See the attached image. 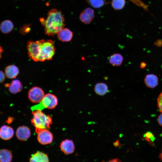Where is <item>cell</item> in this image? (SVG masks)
<instances>
[{
    "label": "cell",
    "instance_id": "obj_7",
    "mask_svg": "<svg viewBox=\"0 0 162 162\" xmlns=\"http://www.w3.org/2000/svg\"><path fill=\"white\" fill-rule=\"evenodd\" d=\"M43 90L38 87H34L28 92V97L31 101L35 103L40 102L44 96Z\"/></svg>",
    "mask_w": 162,
    "mask_h": 162
},
{
    "label": "cell",
    "instance_id": "obj_29",
    "mask_svg": "<svg viewBox=\"0 0 162 162\" xmlns=\"http://www.w3.org/2000/svg\"><path fill=\"white\" fill-rule=\"evenodd\" d=\"M113 144L114 146L116 147H117L121 146V145L119 143V140H116L115 142H113Z\"/></svg>",
    "mask_w": 162,
    "mask_h": 162
},
{
    "label": "cell",
    "instance_id": "obj_8",
    "mask_svg": "<svg viewBox=\"0 0 162 162\" xmlns=\"http://www.w3.org/2000/svg\"><path fill=\"white\" fill-rule=\"evenodd\" d=\"M94 17V11L91 8H87L80 14L79 19L81 21L86 24H90Z\"/></svg>",
    "mask_w": 162,
    "mask_h": 162
},
{
    "label": "cell",
    "instance_id": "obj_18",
    "mask_svg": "<svg viewBox=\"0 0 162 162\" xmlns=\"http://www.w3.org/2000/svg\"><path fill=\"white\" fill-rule=\"evenodd\" d=\"M14 28L13 23L9 20L3 21L0 25V30L2 33L4 34H7L10 32Z\"/></svg>",
    "mask_w": 162,
    "mask_h": 162
},
{
    "label": "cell",
    "instance_id": "obj_13",
    "mask_svg": "<svg viewBox=\"0 0 162 162\" xmlns=\"http://www.w3.org/2000/svg\"><path fill=\"white\" fill-rule=\"evenodd\" d=\"M19 70L15 65L11 64L8 65L5 68L4 74L6 77L10 79L15 78L18 75Z\"/></svg>",
    "mask_w": 162,
    "mask_h": 162
},
{
    "label": "cell",
    "instance_id": "obj_30",
    "mask_svg": "<svg viewBox=\"0 0 162 162\" xmlns=\"http://www.w3.org/2000/svg\"><path fill=\"white\" fill-rule=\"evenodd\" d=\"M102 162H105L102 161ZM107 162H122V161L119 159L117 158H116L111 159Z\"/></svg>",
    "mask_w": 162,
    "mask_h": 162
},
{
    "label": "cell",
    "instance_id": "obj_24",
    "mask_svg": "<svg viewBox=\"0 0 162 162\" xmlns=\"http://www.w3.org/2000/svg\"><path fill=\"white\" fill-rule=\"evenodd\" d=\"M157 104L159 112L162 113V92L157 98Z\"/></svg>",
    "mask_w": 162,
    "mask_h": 162
},
{
    "label": "cell",
    "instance_id": "obj_17",
    "mask_svg": "<svg viewBox=\"0 0 162 162\" xmlns=\"http://www.w3.org/2000/svg\"><path fill=\"white\" fill-rule=\"evenodd\" d=\"M9 91L11 93L16 94L21 91L23 86L20 81L17 79L13 80L9 84Z\"/></svg>",
    "mask_w": 162,
    "mask_h": 162
},
{
    "label": "cell",
    "instance_id": "obj_2",
    "mask_svg": "<svg viewBox=\"0 0 162 162\" xmlns=\"http://www.w3.org/2000/svg\"><path fill=\"white\" fill-rule=\"evenodd\" d=\"M33 117L31 123L35 129H48L52 123V118L46 115L41 110H36L32 111Z\"/></svg>",
    "mask_w": 162,
    "mask_h": 162
},
{
    "label": "cell",
    "instance_id": "obj_28",
    "mask_svg": "<svg viewBox=\"0 0 162 162\" xmlns=\"http://www.w3.org/2000/svg\"><path fill=\"white\" fill-rule=\"evenodd\" d=\"M157 121L159 124L162 126V113L158 116Z\"/></svg>",
    "mask_w": 162,
    "mask_h": 162
},
{
    "label": "cell",
    "instance_id": "obj_15",
    "mask_svg": "<svg viewBox=\"0 0 162 162\" xmlns=\"http://www.w3.org/2000/svg\"><path fill=\"white\" fill-rule=\"evenodd\" d=\"M30 162H49L48 155L45 153L37 152L33 154L30 158Z\"/></svg>",
    "mask_w": 162,
    "mask_h": 162
},
{
    "label": "cell",
    "instance_id": "obj_11",
    "mask_svg": "<svg viewBox=\"0 0 162 162\" xmlns=\"http://www.w3.org/2000/svg\"><path fill=\"white\" fill-rule=\"evenodd\" d=\"M13 129L10 126L4 125L0 128V138L4 140L11 138L14 134Z\"/></svg>",
    "mask_w": 162,
    "mask_h": 162
},
{
    "label": "cell",
    "instance_id": "obj_12",
    "mask_svg": "<svg viewBox=\"0 0 162 162\" xmlns=\"http://www.w3.org/2000/svg\"><path fill=\"white\" fill-rule=\"evenodd\" d=\"M58 39L63 42L70 41L73 36V33L69 29L67 28H63L57 33Z\"/></svg>",
    "mask_w": 162,
    "mask_h": 162
},
{
    "label": "cell",
    "instance_id": "obj_23",
    "mask_svg": "<svg viewBox=\"0 0 162 162\" xmlns=\"http://www.w3.org/2000/svg\"><path fill=\"white\" fill-rule=\"evenodd\" d=\"M144 137L145 140L150 144H152L155 140V137L154 135L150 132L146 133L144 134Z\"/></svg>",
    "mask_w": 162,
    "mask_h": 162
},
{
    "label": "cell",
    "instance_id": "obj_16",
    "mask_svg": "<svg viewBox=\"0 0 162 162\" xmlns=\"http://www.w3.org/2000/svg\"><path fill=\"white\" fill-rule=\"evenodd\" d=\"M124 59L122 56L119 53H114L109 58V63L113 66H120Z\"/></svg>",
    "mask_w": 162,
    "mask_h": 162
},
{
    "label": "cell",
    "instance_id": "obj_26",
    "mask_svg": "<svg viewBox=\"0 0 162 162\" xmlns=\"http://www.w3.org/2000/svg\"><path fill=\"white\" fill-rule=\"evenodd\" d=\"M5 74L3 72L0 70V83L3 82L5 79Z\"/></svg>",
    "mask_w": 162,
    "mask_h": 162
},
{
    "label": "cell",
    "instance_id": "obj_5",
    "mask_svg": "<svg viewBox=\"0 0 162 162\" xmlns=\"http://www.w3.org/2000/svg\"><path fill=\"white\" fill-rule=\"evenodd\" d=\"M27 48L29 58L35 62L39 61L40 46L39 41H28Z\"/></svg>",
    "mask_w": 162,
    "mask_h": 162
},
{
    "label": "cell",
    "instance_id": "obj_3",
    "mask_svg": "<svg viewBox=\"0 0 162 162\" xmlns=\"http://www.w3.org/2000/svg\"><path fill=\"white\" fill-rule=\"evenodd\" d=\"M40 46L39 61L44 62L52 59L55 52V48L53 41L51 40H39Z\"/></svg>",
    "mask_w": 162,
    "mask_h": 162
},
{
    "label": "cell",
    "instance_id": "obj_19",
    "mask_svg": "<svg viewBox=\"0 0 162 162\" xmlns=\"http://www.w3.org/2000/svg\"><path fill=\"white\" fill-rule=\"evenodd\" d=\"M94 91L97 94L101 96H104L108 92V87L105 83L98 82L95 85Z\"/></svg>",
    "mask_w": 162,
    "mask_h": 162
},
{
    "label": "cell",
    "instance_id": "obj_22",
    "mask_svg": "<svg viewBox=\"0 0 162 162\" xmlns=\"http://www.w3.org/2000/svg\"><path fill=\"white\" fill-rule=\"evenodd\" d=\"M87 3L92 7L98 8L102 7L104 4V0H86Z\"/></svg>",
    "mask_w": 162,
    "mask_h": 162
},
{
    "label": "cell",
    "instance_id": "obj_33",
    "mask_svg": "<svg viewBox=\"0 0 162 162\" xmlns=\"http://www.w3.org/2000/svg\"><path fill=\"white\" fill-rule=\"evenodd\" d=\"M3 49L2 46L0 45V59L2 57V54L3 52Z\"/></svg>",
    "mask_w": 162,
    "mask_h": 162
},
{
    "label": "cell",
    "instance_id": "obj_4",
    "mask_svg": "<svg viewBox=\"0 0 162 162\" xmlns=\"http://www.w3.org/2000/svg\"><path fill=\"white\" fill-rule=\"evenodd\" d=\"M58 101L57 97L55 95L48 93L44 95L40 102L32 106L31 109L33 111L36 110L42 111L45 108L52 109L57 105Z\"/></svg>",
    "mask_w": 162,
    "mask_h": 162
},
{
    "label": "cell",
    "instance_id": "obj_27",
    "mask_svg": "<svg viewBox=\"0 0 162 162\" xmlns=\"http://www.w3.org/2000/svg\"><path fill=\"white\" fill-rule=\"evenodd\" d=\"M154 44L158 47L162 46V40L160 39L158 40L155 42Z\"/></svg>",
    "mask_w": 162,
    "mask_h": 162
},
{
    "label": "cell",
    "instance_id": "obj_9",
    "mask_svg": "<svg viewBox=\"0 0 162 162\" xmlns=\"http://www.w3.org/2000/svg\"><path fill=\"white\" fill-rule=\"evenodd\" d=\"M31 132L27 127L23 125L18 127L16 131V135L17 139L22 141L27 140L30 137Z\"/></svg>",
    "mask_w": 162,
    "mask_h": 162
},
{
    "label": "cell",
    "instance_id": "obj_32",
    "mask_svg": "<svg viewBox=\"0 0 162 162\" xmlns=\"http://www.w3.org/2000/svg\"><path fill=\"white\" fill-rule=\"evenodd\" d=\"M13 120V118L11 117H9L8 118V119L6 122L8 124H10L12 122Z\"/></svg>",
    "mask_w": 162,
    "mask_h": 162
},
{
    "label": "cell",
    "instance_id": "obj_25",
    "mask_svg": "<svg viewBox=\"0 0 162 162\" xmlns=\"http://www.w3.org/2000/svg\"><path fill=\"white\" fill-rule=\"evenodd\" d=\"M133 2L136 5L142 8L143 9H145L147 6V5L145 4L143 2L140 0H130Z\"/></svg>",
    "mask_w": 162,
    "mask_h": 162
},
{
    "label": "cell",
    "instance_id": "obj_34",
    "mask_svg": "<svg viewBox=\"0 0 162 162\" xmlns=\"http://www.w3.org/2000/svg\"><path fill=\"white\" fill-rule=\"evenodd\" d=\"M159 158L162 161V149L161 152L160 154L159 155Z\"/></svg>",
    "mask_w": 162,
    "mask_h": 162
},
{
    "label": "cell",
    "instance_id": "obj_1",
    "mask_svg": "<svg viewBox=\"0 0 162 162\" xmlns=\"http://www.w3.org/2000/svg\"><path fill=\"white\" fill-rule=\"evenodd\" d=\"M40 20L44 28L45 34L48 36L57 34L65 26L64 19L61 11L56 8L49 11L46 19L41 18Z\"/></svg>",
    "mask_w": 162,
    "mask_h": 162
},
{
    "label": "cell",
    "instance_id": "obj_14",
    "mask_svg": "<svg viewBox=\"0 0 162 162\" xmlns=\"http://www.w3.org/2000/svg\"><path fill=\"white\" fill-rule=\"evenodd\" d=\"M146 86L150 88H154L158 84V76L153 74L147 75L144 80Z\"/></svg>",
    "mask_w": 162,
    "mask_h": 162
},
{
    "label": "cell",
    "instance_id": "obj_6",
    "mask_svg": "<svg viewBox=\"0 0 162 162\" xmlns=\"http://www.w3.org/2000/svg\"><path fill=\"white\" fill-rule=\"evenodd\" d=\"M37 134V139L42 145H46L51 143L53 139V136L47 129H35Z\"/></svg>",
    "mask_w": 162,
    "mask_h": 162
},
{
    "label": "cell",
    "instance_id": "obj_21",
    "mask_svg": "<svg viewBox=\"0 0 162 162\" xmlns=\"http://www.w3.org/2000/svg\"><path fill=\"white\" fill-rule=\"evenodd\" d=\"M125 4V0H112L111 5L112 8L115 10H120L124 7Z\"/></svg>",
    "mask_w": 162,
    "mask_h": 162
},
{
    "label": "cell",
    "instance_id": "obj_10",
    "mask_svg": "<svg viewBox=\"0 0 162 162\" xmlns=\"http://www.w3.org/2000/svg\"><path fill=\"white\" fill-rule=\"evenodd\" d=\"M60 148L62 151L65 154L68 155L73 153L75 150V146L72 140L66 139L61 143Z\"/></svg>",
    "mask_w": 162,
    "mask_h": 162
},
{
    "label": "cell",
    "instance_id": "obj_31",
    "mask_svg": "<svg viewBox=\"0 0 162 162\" xmlns=\"http://www.w3.org/2000/svg\"><path fill=\"white\" fill-rule=\"evenodd\" d=\"M146 64L145 62H142L140 64V68H144L146 66Z\"/></svg>",
    "mask_w": 162,
    "mask_h": 162
},
{
    "label": "cell",
    "instance_id": "obj_20",
    "mask_svg": "<svg viewBox=\"0 0 162 162\" xmlns=\"http://www.w3.org/2000/svg\"><path fill=\"white\" fill-rule=\"evenodd\" d=\"M13 155L11 152L6 149L0 150V162H11Z\"/></svg>",
    "mask_w": 162,
    "mask_h": 162
}]
</instances>
